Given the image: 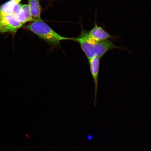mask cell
I'll use <instances>...</instances> for the list:
<instances>
[{
	"mask_svg": "<svg viewBox=\"0 0 151 151\" xmlns=\"http://www.w3.org/2000/svg\"><path fill=\"white\" fill-rule=\"evenodd\" d=\"M27 28L53 46H59L61 41L72 40L73 39L71 38L65 37L60 35L41 19L31 22L28 26Z\"/></svg>",
	"mask_w": 151,
	"mask_h": 151,
	"instance_id": "1",
	"label": "cell"
},
{
	"mask_svg": "<svg viewBox=\"0 0 151 151\" xmlns=\"http://www.w3.org/2000/svg\"><path fill=\"white\" fill-rule=\"evenodd\" d=\"M23 25L17 17L13 15L0 17V33H15Z\"/></svg>",
	"mask_w": 151,
	"mask_h": 151,
	"instance_id": "2",
	"label": "cell"
},
{
	"mask_svg": "<svg viewBox=\"0 0 151 151\" xmlns=\"http://www.w3.org/2000/svg\"><path fill=\"white\" fill-rule=\"evenodd\" d=\"M101 58L97 57H95L88 60L91 73L93 78L95 86V94L93 103L94 107L96 106L97 92L99 88V75L100 70V60Z\"/></svg>",
	"mask_w": 151,
	"mask_h": 151,
	"instance_id": "3",
	"label": "cell"
},
{
	"mask_svg": "<svg viewBox=\"0 0 151 151\" xmlns=\"http://www.w3.org/2000/svg\"><path fill=\"white\" fill-rule=\"evenodd\" d=\"M87 36L95 42L115 39L116 37L111 35L103 28L96 24L90 31H86Z\"/></svg>",
	"mask_w": 151,
	"mask_h": 151,
	"instance_id": "4",
	"label": "cell"
},
{
	"mask_svg": "<svg viewBox=\"0 0 151 151\" xmlns=\"http://www.w3.org/2000/svg\"><path fill=\"white\" fill-rule=\"evenodd\" d=\"M28 5L33 21L41 19V8L39 0H28Z\"/></svg>",
	"mask_w": 151,
	"mask_h": 151,
	"instance_id": "5",
	"label": "cell"
},
{
	"mask_svg": "<svg viewBox=\"0 0 151 151\" xmlns=\"http://www.w3.org/2000/svg\"><path fill=\"white\" fill-rule=\"evenodd\" d=\"M17 3L14 0H9L0 6V17L12 15L14 5Z\"/></svg>",
	"mask_w": 151,
	"mask_h": 151,
	"instance_id": "6",
	"label": "cell"
},
{
	"mask_svg": "<svg viewBox=\"0 0 151 151\" xmlns=\"http://www.w3.org/2000/svg\"><path fill=\"white\" fill-rule=\"evenodd\" d=\"M22 9L27 22L33 21V19L32 18L28 5L27 4H22Z\"/></svg>",
	"mask_w": 151,
	"mask_h": 151,
	"instance_id": "7",
	"label": "cell"
},
{
	"mask_svg": "<svg viewBox=\"0 0 151 151\" xmlns=\"http://www.w3.org/2000/svg\"><path fill=\"white\" fill-rule=\"evenodd\" d=\"M22 10V4L20 3H16L13 9L12 15L16 17H17Z\"/></svg>",
	"mask_w": 151,
	"mask_h": 151,
	"instance_id": "8",
	"label": "cell"
},
{
	"mask_svg": "<svg viewBox=\"0 0 151 151\" xmlns=\"http://www.w3.org/2000/svg\"><path fill=\"white\" fill-rule=\"evenodd\" d=\"M17 3H20V2L22 1V0H14Z\"/></svg>",
	"mask_w": 151,
	"mask_h": 151,
	"instance_id": "9",
	"label": "cell"
}]
</instances>
